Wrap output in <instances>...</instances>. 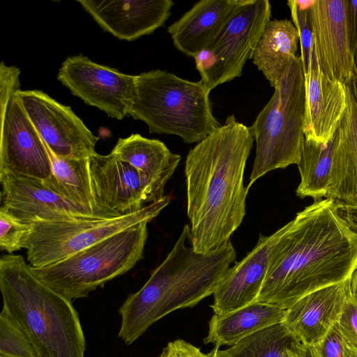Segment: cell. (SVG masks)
Wrapping results in <instances>:
<instances>
[{
	"label": "cell",
	"instance_id": "603a6c76",
	"mask_svg": "<svg viewBox=\"0 0 357 357\" xmlns=\"http://www.w3.org/2000/svg\"><path fill=\"white\" fill-rule=\"evenodd\" d=\"M287 310L273 305L253 302L238 310L219 315L209 321L205 344L233 346L243 339L284 320Z\"/></svg>",
	"mask_w": 357,
	"mask_h": 357
},
{
	"label": "cell",
	"instance_id": "e0dca14e",
	"mask_svg": "<svg viewBox=\"0 0 357 357\" xmlns=\"http://www.w3.org/2000/svg\"><path fill=\"white\" fill-rule=\"evenodd\" d=\"M106 32L131 41L162 26L171 15L172 0H79Z\"/></svg>",
	"mask_w": 357,
	"mask_h": 357
},
{
	"label": "cell",
	"instance_id": "5b68a950",
	"mask_svg": "<svg viewBox=\"0 0 357 357\" xmlns=\"http://www.w3.org/2000/svg\"><path fill=\"white\" fill-rule=\"evenodd\" d=\"M210 91L161 70L136 75V92L130 116L144 122L151 133L174 135L185 143H199L221 124L214 116Z\"/></svg>",
	"mask_w": 357,
	"mask_h": 357
},
{
	"label": "cell",
	"instance_id": "44dd1931",
	"mask_svg": "<svg viewBox=\"0 0 357 357\" xmlns=\"http://www.w3.org/2000/svg\"><path fill=\"white\" fill-rule=\"evenodd\" d=\"M344 86L347 105L340 123L326 198L335 204L357 206V73Z\"/></svg>",
	"mask_w": 357,
	"mask_h": 357
},
{
	"label": "cell",
	"instance_id": "e575fe53",
	"mask_svg": "<svg viewBox=\"0 0 357 357\" xmlns=\"http://www.w3.org/2000/svg\"><path fill=\"white\" fill-rule=\"evenodd\" d=\"M335 206L338 215L344 220L350 229L357 235V206L335 204Z\"/></svg>",
	"mask_w": 357,
	"mask_h": 357
},
{
	"label": "cell",
	"instance_id": "2e32d148",
	"mask_svg": "<svg viewBox=\"0 0 357 357\" xmlns=\"http://www.w3.org/2000/svg\"><path fill=\"white\" fill-rule=\"evenodd\" d=\"M288 226L289 222L270 236L260 235L254 248L227 270L213 293L214 314L222 315L256 301L271 252Z\"/></svg>",
	"mask_w": 357,
	"mask_h": 357
},
{
	"label": "cell",
	"instance_id": "6da1fadb",
	"mask_svg": "<svg viewBox=\"0 0 357 357\" xmlns=\"http://www.w3.org/2000/svg\"><path fill=\"white\" fill-rule=\"evenodd\" d=\"M357 267V235L328 199L289 222L276 243L257 302L287 310L314 291L349 279Z\"/></svg>",
	"mask_w": 357,
	"mask_h": 357
},
{
	"label": "cell",
	"instance_id": "3957f363",
	"mask_svg": "<svg viewBox=\"0 0 357 357\" xmlns=\"http://www.w3.org/2000/svg\"><path fill=\"white\" fill-rule=\"evenodd\" d=\"M190 226L185 225L173 248L135 293L119 309L118 336L128 345L169 313L193 307L213 294L236 252L231 240L219 248L202 253L190 243Z\"/></svg>",
	"mask_w": 357,
	"mask_h": 357
},
{
	"label": "cell",
	"instance_id": "30bf717a",
	"mask_svg": "<svg viewBox=\"0 0 357 357\" xmlns=\"http://www.w3.org/2000/svg\"><path fill=\"white\" fill-rule=\"evenodd\" d=\"M271 17L269 1L250 0L194 58L200 81L210 91L241 76Z\"/></svg>",
	"mask_w": 357,
	"mask_h": 357
},
{
	"label": "cell",
	"instance_id": "f1b7e54d",
	"mask_svg": "<svg viewBox=\"0 0 357 357\" xmlns=\"http://www.w3.org/2000/svg\"><path fill=\"white\" fill-rule=\"evenodd\" d=\"M312 2V1L298 0H289L287 1L291 13V21L298 33L301 47V55L299 57L303 75H305L309 71L314 51L313 36L307 13V8Z\"/></svg>",
	"mask_w": 357,
	"mask_h": 357
},
{
	"label": "cell",
	"instance_id": "1f68e13d",
	"mask_svg": "<svg viewBox=\"0 0 357 357\" xmlns=\"http://www.w3.org/2000/svg\"><path fill=\"white\" fill-rule=\"evenodd\" d=\"M312 347L317 357H344V344L338 321L324 337Z\"/></svg>",
	"mask_w": 357,
	"mask_h": 357
},
{
	"label": "cell",
	"instance_id": "d6a6232c",
	"mask_svg": "<svg viewBox=\"0 0 357 357\" xmlns=\"http://www.w3.org/2000/svg\"><path fill=\"white\" fill-rule=\"evenodd\" d=\"M159 357H210L202 353L199 348L183 340L170 342L162 349Z\"/></svg>",
	"mask_w": 357,
	"mask_h": 357
},
{
	"label": "cell",
	"instance_id": "8992f818",
	"mask_svg": "<svg viewBox=\"0 0 357 357\" xmlns=\"http://www.w3.org/2000/svg\"><path fill=\"white\" fill-rule=\"evenodd\" d=\"M305 81L299 56L294 57L274 93L250 127L256 142L251 185L264 174L299 162L304 141Z\"/></svg>",
	"mask_w": 357,
	"mask_h": 357
},
{
	"label": "cell",
	"instance_id": "ffe728a7",
	"mask_svg": "<svg viewBox=\"0 0 357 357\" xmlns=\"http://www.w3.org/2000/svg\"><path fill=\"white\" fill-rule=\"evenodd\" d=\"M250 0H202L167 27L180 52L195 58Z\"/></svg>",
	"mask_w": 357,
	"mask_h": 357
},
{
	"label": "cell",
	"instance_id": "7c38bea8",
	"mask_svg": "<svg viewBox=\"0 0 357 357\" xmlns=\"http://www.w3.org/2000/svg\"><path fill=\"white\" fill-rule=\"evenodd\" d=\"M19 97L33 125L56 156L87 158L99 139L69 107L40 90H20Z\"/></svg>",
	"mask_w": 357,
	"mask_h": 357
},
{
	"label": "cell",
	"instance_id": "ba28073f",
	"mask_svg": "<svg viewBox=\"0 0 357 357\" xmlns=\"http://www.w3.org/2000/svg\"><path fill=\"white\" fill-rule=\"evenodd\" d=\"M169 202V197L165 196L137 212L114 218L30 223L26 259L35 268L63 261L138 223L150 222Z\"/></svg>",
	"mask_w": 357,
	"mask_h": 357
},
{
	"label": "cell",
	"instance_id": "74e56055",
	"mask_svg": "<svg viewBox=\"0 0 357 357\" xmlns=\"http://www.w3.org/2000/svg\"><path fill=\"white\" fill-rule=\"evenodd\" d=\"M344 357H357V351L349 347L344 342Z\"/></svg>",
	"mask_w": 357,
	"mask_h": 357
},
{
	"label": "cell",
	"instance_id": "4316f807",
	"mask_svg": "<svg viewBox=\"0 0 357 357\" xmlns=\"http://www.w3.org/2000/svg\"><path fill=\"white\" fill-rule=\"evenodd\" d=\"M300 342L283 322L259 331L224 350L210 352L213 357H285L289 349Z\"/></svg>",
	"mask_w": 357,
	"mask_h": 357
},
{
	"label": "cell",
	"instance_id": "836d02e7",
	"mask_svg": "<svg viewBox=\"0 0 357 357\" xmlns=\"http://www.w3.org/2000/svg\"><path fill=\"white\" fill-rule=\"evenodd\" d=\"M347 1V26L350 49L357 67V1Z\"/></svg>",
	"mask_w": 357,
	"mask_h": 357
},
{
	"label": "cell",
	"instance_id": "8d00e7d4",
	"mask_svg": "<svg viewBox=\"0 0 357 357\" xmlns=\"http://www.w3.org/2000/svg\"><path fill=\"white\" fill-rule=\"evenodd\" d=\"M349 291L351 298L357 304V267L350 278Z\"/></svg>",
	"mask_w": 357,
	"mask_h": 357
},
{
	"label": "cell",
	"instance_id": "cb8c5ba5",
	"mask_svg": "<svg viewBox=\"0 0 357 357\" xmlns=\"http://www.w3.org/2000/svg\"><path fill=\"white\" fill-rule=\"evenodd\" d=\"M298 43V33L291 20H274L266 24L252 61L274 89L296 56Z\"/></svg>",
	"mask_w": 357,
	"mask_h": 357
},
{
	"label": "cell",
	"instance_id": "d590c367",
	"mask_svg": "<svg viewBox=\"0 0 357 357\" xmlns=\"http://www.w3.org/2000/svg\"><path fill=\"white\" fill-rule=\"evenodd\" d=\"M296 351L300 357H317L312 347L301 342L296 346Z\"/></svg>",
	"mask_w": 357,
	"mask_h": 357
},
{
	"label": "cell",
	"instance_id": "f35d334b",
	"mask_svg": "<svg viewBox=\"0 0 357 357\" xmlns=\"http://www.w3.org/2000/svg\"><path fill=\"white\" fill-rule=\"evenodd\" d=\"M296 346L291 349H289L287 351L285 357H300L296 351Z\"/></svg>",
	"mask_w": 357,
	"mask_h": 357
},
{
	"label": "cell",
	"instance_id": "52a82bcc",
	"mask_svg": "<svg viewBox=\"0 0 357 357\" xmlns=\"http://www.w3.org/2000/svg\"><path fill=\"white\" fill-rule=\"evenodd\" d=\"M148 223H138L56 264L31 268L43 283L70 301L85 298L144 257Z\"/></svg>",
	"mask_w": 357,
	"mask_h": 357
},
{
	"label": "cell",
	"instance_id": "5bb4252c",
	"mask_svg": "<svg viewBox=\"0 0 357 357\" xmlns=\"http://www.w3.org/2000/svg\"><path fill=\"white\" fill-rule=\"evenodd\" d=\"M0 183L1 206L27 223L100 218L69 202L42 180L3 174Z\"/></svg>",
	"mask_w": 357,
	"mask_h": 357
},
{
	"label": "cell",
	"instance_id": "f546056e",
	"mask_svg": "<svg viewBox=\"0 0 357 357\" xmlns=\"http://www.w3.org/2000/svg\"><path fill=\"white\" fill-rule=\"evenodd\" d=\"M31 230L30 223L22 221L10 211L1 205L0 248L8 254L25 248Z\"/></svg>",
	"mask_w": 357,
	"mask_h": 357
},
{
	"label": "cell",
	"instance_id": "484cf974",
	"mask_svg": "<svg viewBox=\"0 0 357 357\" xmlns=\"http://www.w3.org/2000/svg\"><path fill=\"white\" fill-rule=\"evenodd\" d=\"M339 140V128L327 143H317L304 138L297 164L301 181L296 190L301 198L314 201L326 197L331 180L333 159Z\"/></svg>",
	"mask_w": 357,
	"mask_h": 357
},
{
	"label": "cell",
	"instance_id": "ac0fdd59",
	"mask_svg": "<svg viewBox=\"0 0 357 357\" xmlns=\"http://www.w3.org/2000/svg\"><path fill=\"white\" fill-rule=\"evenodd\" d=\"M304 81V137L317 143H327L338 129L347 107L345 86L322 73L314 51Z\"/></svg>",
	"mask_w": 357,
	"mask_h": 357
},
{
	"label": "cell",
	"instance_id": "4fadbf2b",
	"mask_svg": "<svg viewBox=\"0 0 357 357\" xmlns=\"http://www.w3.org/2000/svg\"><path fill=\"white\" fill-rule=\"evenodd\" d=\"M346 0H312L307 8L313 47L322 73L346 84L357 73L347 26Z\"/></svg>",
	"mask_w": 357,
	"mask_h": 357
},
{
	"label": "cell",
	"instance_id": "8fae6325",
	"mask_svg": "<svg viewBox=\"0 0 357 357\" xmlns=\"http://www.w3.org/2000/svg\"><path fill=\"white\" fill-rule=\"evenodd\" d=\"M57 79L73 95L111 118L121 120L130 114L136 92V75L78 54L68 57L61 63Z\"/></svg>",
	"mask_w": 357,
	"mask_h": 357
},
{
	"label": "cell",
	"instance_id": "d6986e66",
	"mask_svg": "<svg viewBox=\"0 0 357 357\" xmlns=\"http://www.w3.org/2000/svg\"><path fill=\"white\" fill-rule=\"evenodd\" d=\"M350 278L301 298L287 310L284 324L300 342L314 347L339 320L350 296Z\"/></svg>",
	"mask_w": 357,
	"mask_h": 357
},
{
	"label": "cell",
	"instance_id": "9c48e42d",
	"mask_svg": "<svg viewBox=\"0 0 357 357\" xmlns=\"http://www.w3.org/2000/svg\"><path fill=\"white\" fill-rule=\"evenodd\" d=\"M20 69L0 64V175L13 174L47 181L52 161L46 144L19 97Z\"/></svg>",
	"mask_w": 357,
	"mask_h": 357
},
{
	"label": "cell",
	"instance_id": "d4e9b609",
	"mask_svg": "<svg viewBox=\"0 0 357 357\" xmlns=\"http://www.w3.org/2000/svg\"><path fill=\"white\" fill-rule=\"evenodd\" d=\"M48 149V147H47ZM52 161V174L43 181L55 191L74 204L89 210L100 218H107L100 209L93 190L89 159L59 158L48 149Z\"/></svg>",
	"mask_w": 357,
	"mask_h": 357
},
{
	"label": "cell",
	"instance_id": "83f0119b",
	"mask_svg": "<svg viewBox=\"0 0 357 357\" xmlns=\"http://www.w3.org/2000/svg\"><path fill=\"white\" fill-rule=\"evenodd\" d=\"M0 357H38L27 337L3 310L0 314Z\"/></svg>",
	"mask_w": 357,
	"mask_h": 357
},
{
	"label": "cell",
	"instance_id": "7a4b0ae2",
	"mask_svg": "<svg viewBox=\"0 0 357 357\" xmlns=\"http://www.w3.org/2000/svg\"><path fill=\"white\" fill-rule=\"evenodd\" d=\"M254 138L250 127L229 115L186 157L187 215L193 249L208 252L230 240L245 215L246 161Z\"/></svg>",
	"mask_w": 357,
	"mask_h": 357
},
{
	"label": "cell",
	"instance_id": "ab89813d",
	"mask_svg": "<svg viewBox=\"0 0 357 357\" xmlns=\"http://www.w3.org/2000/svg\"><path fill=\"white\" fill-rule=\"evenodd\" d=\"M208 356H209L210 357H213V356L211 355V353H208Z\"/></svg>",
	"mask_w": 357,
	"mask_h": 357
},
{
	"label": "cell",
	"instance_id": "4dcf8cb0",
	"mask_svg": "<svg viewBox=\"0 0 357 357\" xmlns=\"http://www.w3.org/2000/svg\"><path fill=\"white\" fill-rule=\"evenodd\" d=\"M338 325L344 342L357 351V304L351 296L344 303Z\"/></svg>",
	"mask_w": 357,
	"mask_h": 357
},
{
	"label": "cell",
	"instance_id": "277c9868",
	"mask_svg": "<svg viewBox=\"0 0 357 357\" xmlns=\"http://www.w3.org/2000/svg\"><path fill=\"white\" fill-rule=\"evenodd\" d=\"M0 289L2 310L38 357H84L86 340L72 302L43 283L22 256L1 257Z\"/></svg>",
	"mask_w": 357,
	"mask_h": 357
},
{
	"label": "cell",
	"instance_id": "9a60e30c",
	"mask_svg": "<svg viewBox=\"0 0 357 357\" xmlns=\"http://www.w3.org/2000/svg\"><path fill=\"white\" fill-rule=\"evenodd\" d=\"M97 204L107 218L137 212L148 203L146 188L139 172L112 153L89 158Z\"/></svg>",
	"mask_w": 357,
	"mask_h": 357
},
{
	"label": "cell",
	"instance_id": "7402d4cb",
	"mask_svg": "<svg viewBox=\"0 0 357 357\" xmlns=\"http://www.w3.org/2000/svg\"><path fill=\"white\" fill-rule=\"evenodd\" d=\"M111 153L139 172L146 188L148 203L165 197V186L181 160L162 142L137 133L119 138Z\"/></svg>",
	"mask_w": 357,
	"mask_h": 357
}]
</instances>
